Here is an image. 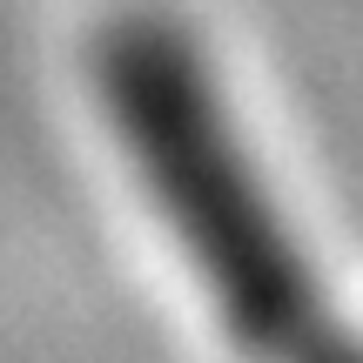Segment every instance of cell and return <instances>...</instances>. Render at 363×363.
<instances>
[{
	"label": "cell",
	"mask_w": 363,
	"mask_h": 363,
	"mask_svg": "<svg viewBox=\"0 0 363 363\" xmlns=\"http://www.w3.org/2000/svg\"><path fill=\"white\" fill-rule=\"evenodd\" d=\"M101 101L235 343L262 363H357L316 269L249 169L208 67L169 21H121L101 40Z\"/></svg>",
	"instance_id": "1"
}]
</instances>
